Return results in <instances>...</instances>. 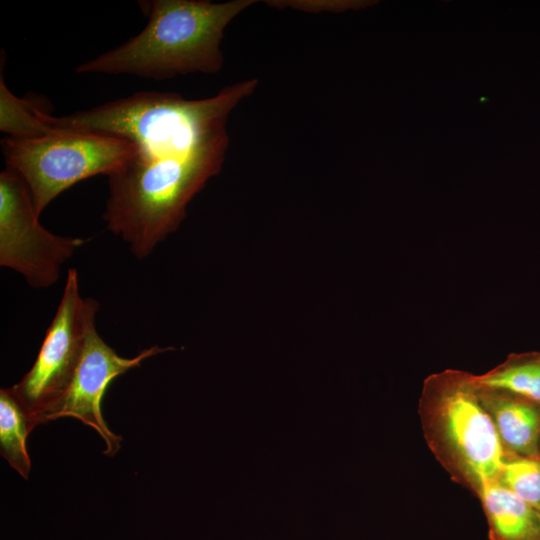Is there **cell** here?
Listing matches in <instances>:
<instances>
[{"label": "cell", "instance_id": "6da1fadb", "mask_svg": "<svg viewBox=\"0 0 540 540\" xmlns=\"http://www.w3.org/2000/svg\"><path fill=\"white\" fill-rule=\"evenodd\" d=\"M229 136L202 146L137 152L108 177L106 227L137 258L149 256L181 224L190 200L222 168Z\"/></svg>", "mask_w": 540, "mask_h": 540}, {"label": "cell", "instance_id": "7a4b0ae2", "mask_svg": "<svg viewBox=\"0 0 540 540\" xmlns=\"http://www.w3.org/2000/svg\"><path fill=\"white\" fill-rule=\"evenodd\" d=\"M254 0L139 1L147 24L140 33L75 68V72L133 75L163 80L192 73L214 74L223 66L226 26Z\"/></svg>", "mask_w": 540, "mask_h": 540}, {"label": "cell", "instance_id": "3957f363", "mask_svg": "<svg viewBox=\"0 0 540 540\" xmlns=\"http://www.w3.org/2000/svg\"><path fill=\"white\" fill-rule=\"evenodd\" d=\"M257 79L228 85L212 97L188 100L177 93L141 91L65 116L39 111L52 129L96 132L124 138L138 149L168 141L215 118L229 115L251 95Z\"/></svg>", "mask_w": 540, "mask_h": 540}, {"label": "cell", "instance_id": "277c9868", "mask_svg": "<svg viewBox=\"0 0 540 540\" xmlns=\"http://www.w3.org/2000/svg\"><path fill=\"white\" fill-rule=\"evenodd\" d=\"M1 147L6 166L27 184L38 216L74 184L99 174L108 176L138 152L124 138L61 129L37 138L6 137Z\"/></svg>", "mask_w": 540, "mask_h": 540}, {"label": "cell", "instance_id": "5b68a950", "mask_svg": "<svg viewBox=\"0 0 540 540\" xmlns=\"http://www.w3.org/2000/svg\"><path fill=\"white\" fill-rule=\"evenodd\" d=\"M99 304L83 298L76 269L68 271L63 294L31 369L10 389L37 426L64 398L79 364L89 324Z\"/></svg>", "mask_w": 540, "mask_h": 540}, {"label": "cell", "instance_id": "8992f818", "mask_svg": "<svg viewBox=\"0 0 540 540\" xmlns=\"http://www.w3.org/2000/svg\"><path fill=\"white\" fill-rule=\"evenodd\" d=\"M473 375L448 370L424 383L423 403L464 470L478 484L498 480L506 460L495 424L482 404Z\"/></svg>", "mask_w": 540, "mask_h": 540}, {"label": "cell", "instance_id": "52a82bcc", "mask_svg": "<svg viewBox=\"0 0 540 540\" xmlns=\"http://www.w3.org/2000/svg\"><path fill=\"white\" fill-rule=\"evenodd\" d=\"M38 217L24 179L6 166L0 173V265L43 289L56 283L65 262L87 240L55 235Z\"/></svg>", "mask_w": 540, "mask_h": 540}, {"label": "cell", "instance_id": "ba28073f", "mask_svg": "<svg viewBox=\"0 0 540 540\" xmlns=\"http://www.w3.org/2000/svg\"><path fill=\"white\" fill-rule=\"evenodd\" d=\"M172 347L152 346L133 358L119 356L98 334L93 320L87 330L83 352L72 382L59 405L47 416L46 423L61 417H74L90 426L105 441L104 455L114 456L122 438L110 431L101 411L103 395L116 377Z\"/></svg>", "mask_w": 540, "mask_h": 540}, {"label": "cell", "instance_id": "9c48e42d", "mask_svg": "<svg viewBox=\"0 0 540 540\" xmlns=\"http://www.w3.org/2000/svg\"><path fill=\"white\" fill-rule=\"evenodd\" d=\"M477 392L503 446L515 456H540V406L505 393Z\"/></svg>", "mask_w": 540, "mask_h": 540}, {"label": "cell", "instance_id": "30bf717a", "mask_svg": "<svg viewBox=\"0 0 540 540\" xmlns=\"http://www.w3.org/2000/svg\"><path fill=\"white\" fill-rule=\"evenodd\" d=\"M479 490L490 540H540V514L536 508L499 480L485 481Z\"/></svg>", "mask_w": 540, "mask_h": 540}, {"label": "cell", "instance_id": "8fae6325", "mask_svg": "<svg viewBox=\"0 0 540 540\" xmlns=\"http://www.w3.org/2000/svg\"><path fill=\"white\" fill-rule=\"evenodd\" d=\"M478 390L505 393L540 406V352L511 354L489 372L475 376Z\"/></svg>", "mask_w": 540, "mask_h": 540}, {"label": "cell", "instance_id": "7c38bea8", "mask_svg": "<svg viewBox=\"0 0 540 540\" xmlns=\"http://www.w3.org/2000/svg\"><path fill=\"white\" fill-rule=\"evenodd\" d=\"M36 427L9 388L0 390V452L10 466L28 479L31 461L26 439Z\"/></svg>", "mask_w": 540, "mask_h": 540}, {"label": "cell", "instance_id": "4fadbf2b", "mask_svg": "<svg viewBox=\"0 0 540 540\" xmlns=\"http://www.w3.org/2000/svg\"><path fill=\"white\" fill-rule=\"evenodd\" d=\"M42 109L28 99L15 96L0 77V130L12 138H37L55 131L39 116Z\"/></svg>", "mask_w": 540, "mask_h": 540}, {"label": "cell", "instance_id": "5bb4252c", "mask_svg": "<svg viewBox=\"0 0 540 540\" xmlns=\"http://www.w3.org/2000/svg\"><path fill=\"white\" fill-rule=\"evenodd\" d=\"M498 480L520 499L540 508V456L506 458Z\"/></svg>", "mask_w": 540, "mask_h": 540}, {"label": "cell", "instance_id": "9a60e30c", "mask_svg": "<svg viewBox=\"0 0 540 540\" xmlns=\"http://www.w3.org/2000/svg\"><path fill=\"white\" fill-rule=\"evenodd\" d=\"M537 510H538V512H539V514H540V508H539V509H537Z\"/></svg>", "mask_w": 540, "mask_h": 540}]
</instances>
